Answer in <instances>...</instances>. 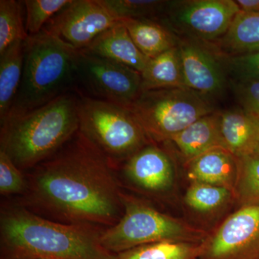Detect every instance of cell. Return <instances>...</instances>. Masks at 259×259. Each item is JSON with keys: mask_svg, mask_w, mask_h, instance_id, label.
Returning a JSON list of instances; mask_svg holds the SVG:
<instances>
[{"mask_svg": "<svg viewBox=\"0 0 259 259\" xmlns=\"http://www.w3.org/2000/svg\"><path fill=\"white\" fill-rule=\"evenodd\" d=\"M117 168L80 131L60 151L30 170L16 202L57 222L107 228L123 214Z\"/></svg>", "mask_w": 259, "mask_h": 259, "instance_id": "obj_1", "label": "cell"}, {"mask_svg": "<svg viewBox=\"0 0 259 259\" xmlns=\"http://www.w3.org/2000/svg\"><path fill=\"white\" fill-rule=\"evenodd\" d=\"M105 228L57 222L17 202L2 205L0 245L4 259H116L102 245Z\"/></svg>", "mask_w": 259, "mask_h": 259, "instance_id": "obj_2", "label": "cell"}, {"mask_svg": "<svg viewBox=\"0 0 259 259\" xmlns=\"http://www.w3.org/2000/svg\"><path fill=\"white\" fill-rule=\"evenodd\" d=\"M79 131L77 94L71 92L1 123L0 150L22 171L60 151Z\"/></svg>", "mask_w": 259, "mask_h": 259, "instance_id": "obj_3", "label": "cell"}, {"mask_svg": "<svg viewBox=\"0 0 259 259\" xmlns=\"http://www.w3.org/2000/svg\"><path fill=\"white\" fill-rule=\"evenodd\" d=\"M77 53L45 28L28 36L24 44L21 83L7 118L38 108L64 94L75 93Z\"/></svg>", "mask_w": 259, "mask_h": 259, "instance_id": "obj_4", "label": "cell"}, {"mask_svg": "<svg viewBox=\"0 0 259 259\" xmlns=\"http://www.w3.org/2000/svg\"><path fill=\"white\" fill-rule=\"evenodd\" d=\"M123 214L120 221L102 232L106 249L117 254L140 245L159 242L203 243L209 232L173 217L136 196L121 193Z\"/></svg>", "mask_w": 259, "mask_h": 259, "instance_id": "obj_5", "label": "cell"}, {"mask_svg": "<svg viewBox=\"0 0 259 259\" xmlns=\"http://www.w3.org/2000/svg\"><path fill=\"white\" fill-rule=\"evenodd\" d=\"M76 94L80 132L116 168L152 143L129 107Z\"/></svg>", "mask_w": 259, "mask_h": 259, "instance_id": "obj_6", "label": "cell"}, {"mask_svg": "<svg viewBox=\"0 0 259 259\" xmlns=\"http://www.w3.org/2000/svg\"><path fill=\"white\" fill-rule=\"evenodd\" d=\"M130 109L154 144L168 142L214 110L208 97L186 88L142 92Z\"/></svg>", "mask_w": 259, "mask_h": 259, "instance_id": "obj_7", "label": "cell"}, {"mask_svg": "<svg viewBox=\"0 0 259 259\" xmlns=\"http://www.w3.org/2000/svg\"><path fill=\"white\" fill-rule=\"evenodd\" d=\"M75 93L131 107L142 93L141 74L132 68L78 51Z\"/></svg>", "mask_w": 259, "mask_h": 259, "instance_id": "obj_8", "label": "cell"}, {"mask_svg": "<svg viewBox=\"0 0 259 259\" xmlns=\"http://www.w3.org/2000/svg\"><path fill=\"white\" fill-rule=\"evenodd\" d=\"M240 10L233 0L168 2L159 21L204 41L224 36Z\"/></svg>", "mask_w": 259, "mask_h": 259, "instance_id": "obj_9", "label": "cell"}, {"mask_svg": "<svg viewBox=\"0 0 259 259\" xmlns=\"http://www.w3.org/2000/svg\"><path fill=\"white\" fill-rule=\"evenodd\" d=\"M197 259H259V206L229 214L209 233Z\"/></svg>", "mask_w": 259, "mask_h": 259, "instance_id": "obj_10", "label": "cell"}, {"mask_svg": "<svg viewBox=\"0 0 259 259\" xmlns=\"http://www.w3.org/2000/svg\"><path fill=\"white\" fill-rule=\"evenodd\" d=\"M100 0H71L44 27L77 51L120 21Z\"/></svg>", "mask_w": 259, "mask_h": 259, "instance_id": "obj_11", "label": "cell"}, {"mask_svg": "<svg viewBox=\"0 0 259 259\" xmlns=\"http://www.w3.org/2000/svg\"><path fill=\"white\" fill-rule=\"evenodd\" d=\"M121 165L124 180L151 195L166 193L175 184L173 161L168 153L154 143L141 148Z\"/></svg>", "mask_w": 259, "mask_h": 259, "instance_id": "obj_12", "label": "cell"}, {"mask_svg": "<svg viewBox=\"0 0 259 259\" xmlns=\"http://www.w3.org/2000/svg\"><path fill=\"white\" fill-rule=\"evenodd\" d=\"M186 88L204 97L222 93L226 76L221 61L208 49L192 40L178 44Z\"/></svg>", "mask_w": 259, "mask_h": 259, "instance_id": "obj_13", "label": "cell"}, {"mask_svg": "<svg viewBox=\"0 0 259 259\" xmlns=\"http://www.w3.org/2000/svg\"><path fill=\"white\" fill-rule=\"evenodd\" d=\"M82 51L125 65L140 73L144 71L150 60L136 47L121 20L102 32Z\"/></svg>", "mask_w": 259, "mask_h": 259, "instance_id": "obj_14", "label": "cell"}, {"mask_svg": "<svg viewBox=\"0 0 259 259\" xmlns=\"http://www.w3.org/2000/svg\"><path fill=\"white\" fill-rule=\"evenodd\" d=\"M190 182L208 184L233 192L238 177V158L224 148L210 151L186 163Z\"/></svg>", "mask_w": 259, "mask_h": 259, "instance_id": "obj_15", "label": "cell"}, {"mask_svg": "<svg viewBox=\"0 0 259 259\" xmlns=\"http://www.w3.org/2000/svg\"><path fill=\"white\" fill-rule=\"evenodd\" d=\"M223 147L236 158L254 156L259 144V121L241 107L220 112Z\"/></svg>", "mask_w": 259, "mask_h": 259, "instance_id": "obj_16", "label": "cell"}, {"mask_svg": "<svg viewBox=\"0 0 259 259\" xmlns=\"http://www.w3.org/2000/svg\"><path fill=\"white\" fill-rule=\"evenodd\" d=\"M168 143L178 150L186 163L213 148L223 147L220 112H214L191 124Z\"/></svg>", "mask_w": 259, "mask_h": 259, "instance_id": "obj_17", "label": "cell"}, {"mask_svg": "<svg viewBox=\"0 0 259 259\" xmlns=\"http://www.w3.org/2000/svg\"><path fill=\"white\" fill-rule=\"evenodd\" d=\"M131 38L140 51L153 59L178 46L176 37L161 22L152 19H122Z\"/></svg>", "mask_w": 259, "mask_h": 259, "instance_id": "obj_18", "label": "cell"}, {"mask_svg": "<svg viewBox=\"0 0 259 259\" xmlns=\"http://www.w3.org/2000/svg\"><path fill=\"white\" fill-rule=\"evenodd\" d=\"M141 74L142 92L185 88L178 46L150 59Z\"/></svg>", "mask_w": 259, "mask_h": 259, "instance_id": "obj_19", "label": "cell"}, {"mask_svg": "<svg viewBox=\"0 0 259 259\" xmlns=\"http://www.w3.org/2000/svg\"><path fill=\"white\" fill-rule=\"evenodd\" d=\"M24 44L19 40L0 54V123L9 115L21 83Z\"/></svg>", "mask_w": 259, "mask_h": 259, "instance_id": "obj_20", "label": "cell"}, {"mask_svg": "<svg viewBox=\"0 0 259 259\" xmlns=\"http://www.w3.org/2000/svg\"><path fill=\"white\" fill-rule=\"evenodd\" d=\"M220 48L231 56L259 51V13L240 11L224 36Z\"/></svg>", "mask_w": 259, "mask_h": 259, "instance_id": "obj_21", "label": "cell"}, {"mask_svg": "<svg viewBox=\"0 0 259 259\" xmlns=\"http://www.w3.org/2000/svg\"><path fill=\"white\" fill-rule=\"evenodd\" d=\"M204 242L150 243L117 253L116 259H197L204 249Z\"/></svg>", "mask_w": 259, "mask_h": 259, "instance_id": "obj_22", "label": "cell"}, {"mask_svg": "<svg viewBox=\"0 0 259 259\" xmlns=\"http://www.w3.org/2000/svg\"><path fill=\"white\" fill-rule=\"evenodd\" d=\"M184 201L189 209L197 214H212L234 202V195L231 190L224 187L190 182Z\"/></svg>", "mask_w": 259, "mask_h": 259, "instance_id": "obj_23", "label": "cell"}, {"mask_svg": "<svg viewBox=\"0 0 259 259\" xmlns=\"http://www.w3.org/2000/svg\"><path fill=\"white\" fill-rule=\"evenodd\" d=\"M238 208L259 206V158H238V177L233 191Z\"/></svg>", "mask_w": 259, "mask_h": 259, "instance_id": "obj_24", "label": "cell"}, {"mask_svg": "<svg viewBox=\"0 0 259 259\" xmlns=\"http://www.w3.org/2000/svg\"><path fill=\"white\" fill-rule=\"evenodd\" d=\"M23 13V1H0V54L14 42L28 38Z\"/></svg>", "mask_w": 259, "mask_h": 259, "instance_id": "obj_25", "label": "cell"}, {"mask_svg": "<svg viewBox=\"0 0 259 259\" xmlns=\"http://www.w3.org/2000/svg\"><path fill=\"white\" fill-rule=\"evenodd\" d=\"M105 8L118 20L152 19L159 20L168 1L155 0H100Z\"/></svg>", "mask_w": 259, "mask_h": 259, "instance_id": "obj_26", "label": "cell"}, {"mask_svg": "<svg viewBox=\"0 0 259 259\" xmlns=\"http://www.w3.org/2000/svg\"><path fill=\"white\" fill-rule=\"evenodd\" d=\"M71 0H25V29L29 36L37 35Z\"/></svg>", "mask_w": 259, "mask_h": 259, "instance_id": "obj_27", "label": "cell"}, {"mask_svg": "<svg viewBox=\"0 0 259 259\" xmlns=\"http://www.w3.org/2000/svg\"><path fill=\"white\" fill-rule=\"evenodd\" d=\"M26 175L5 151L0 150V193L3 196L23 195L27 190Z\"/></svg>", "mask_w": 259, "mask_h": 259, "instance_id": "obj_28", "label": "cell"}, {"mask_svg": "<svg viewBox=\"0 0 259 259\" xmlns=\"http://www.w3.org/2000/svg\"><path fill=\"white\" fill-rule=\"evenodd\" d=\"M233 83L241 108L259 121V80H236Z\"/></svg>", "mask_w": 259, "mask_h": 259, "instance_id": "obj_29", "label": "cell"}, {"mask_svg": "<svg viewBox=\"0 0 259 259\" xmlns=\"http://www.w3.org/2000/svg\"><path fill=\"white\" fill-rule=\"evenodd\" d=\"M227 61V65L236 80H259V51L231 56Z\"/></svg>", "mask_w": 259, "mask_h": 259, "instance_id": "obj_30", "label": "cell"}, {"mask_svg": "<svg viewBox=\"0 0 259 259\" xmlns=\"http://www.w3.org/2000/svg\"><path fill=\"white\" fill-rule=\"evenodd\" d=\"M236 2L241 11L259 13V0H238Z\"/></svg>", "mask_w": 259, "mask_h": 259, "instance_id": "obj_31", "label": "cell"}, {"mask_svg": "<svg viewBox=\"0 0 259 259\" xmlns=\"http://www.w3.org/2000/svg\"><path fill=\"white\" fill-rule=\"evenodd\" d=\"M254 156H256V157L259 158V144H258V147H257L256 151H255Z\"/></svg>", "mask_w": 259, "mask_h": 259, "instance_id": "obj_32", "label": "cell"}]
</instances>
